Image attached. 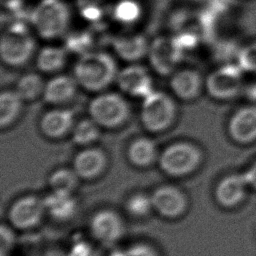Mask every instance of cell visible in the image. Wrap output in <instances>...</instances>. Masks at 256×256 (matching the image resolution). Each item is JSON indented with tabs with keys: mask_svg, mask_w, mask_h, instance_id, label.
Listing matches in <instances>:
<instances>
[{
	"mask_svg": "<svg viewBox=\"0 0 256 256\" xmlns=\"http://www.w3.org/2000/svg\"><path fill=\"white\" fill-rule=\"evenodd\" d=\"M78 175L73 170L58 169L50 177L49 183L53 191L72 193L77 185Z\"/></svg>",
	"mask_w": 256,
	"mask_h": 256,
	"instance_id": "obj_26",
	"label": "cell"
},
{
	"mask_svg": "<svg viewBox=\"0 0 256 256\" xmlns=\"http://www.w3.org/2000/svg\"><path fill=\"white\" fill-rule=\"evenodd\" d=\"M184 48L176 37L158 36L149 44L147 57L152 69L160 75L173 74L183 58Z\"/></svg>",
	"mask_w": 256,
	"mask_h": 256,
	"instance_id": "obj_7",
	"label": "cell"
},
{
	"mask_svg": "<svg viewBox=\"0 0 256 256\" xmlns=\"http://www.w3.org/2000/svg\"><path fill=\"white\" fill-rule=\"evenodd\" d=\"M243 175L252 190H256V160L243 172Z\"/></svg>",
	"mask_w": 256,
	"mask_h": 256,
	"instance_id": "obj_32",
	"label": "cell"
},
{
	"mask_svg": "<svg viewBox=\"0 0 256 256\" xmlns=\"http://www.w3.org/2000/svg\"><path fill=\"white\" fill-rule=\"evenodd\" d=\"M78 83L74 76L56 75L45 83L43 100L51 105H62L71 101L78 90Z\"/></svg>",
	"mask_w": 256,
	"mask_h": 256,
	"instance_id": "obj_17",
	"label": "cell"
},
{
	"mask_svg": "<svg viewBox=\"0 0 256 256\" xmlns=\"http://www.w3.org/2000/svg\"><path fill=\"white\" fill-rule=\"evenodd\" d=\"M203 158L201 149L188 141L168 145L160 154L161 169L171 176H184L198 168Z\"/></svg>",
	"mask_w": 256,
	"mask_h": 256,
	"instance_id": "obj_6",
	"label": "cell"
},
{
	"mask_svg": "<svg viewBox=\"0 0 256 256\" xmlns=\"http://www.w3.org/2000/svg\"><path fill=\"white\" fill-rule=\"evenodd\" d=\"M92 235L103 244H113L124 233V225L120 216L111 210H101L91 219Z\"/></svg>",
	"mask_w": 256,
	"mask_h": 256,
	"instance_id": "obj_14",
	"label": "cell"
},
{
	"mask_svg": "<svg viewBox=\"0 0 256 256\" xmlns=\"http://www.w3.org/2000/svg\"><path fill=\"white\" fill-rule=\"evenodd\" d=\"M45 211L43 200L35 196H26L14 202L9 211V219L15 227L28 229L41 220Z\"/></svg>",
	"mask_w": 256,
	"mask_h": 256,
	"instance_id": "obj_13",
	"label": "cell"
},
{
	"mask_svg": "<svg viewBox=\"0 0 256 256\" xmlns=\"http://www.w3.org/2000/svg\"><path fill=\"white\" fill-rule=\"evenodd\" d=\"M110 256H159L157 251L150 245L138 243L124 249L113 251Z\"/></svg>",
	"mask_w": 256,
	"mask_h": 256,
	"instance_id": "obj_30",
	"label": "cell"
},
{
	"mask_svg": "<svg viewBox=\"0 0 256 256\" xmlns=\"http://www.w3.org/2000/svg\"><path fill=\"white\" fill-rule=\"evenodd\" d=\"M115 82L122 93L132 97L143 99L153 91L152 77L149 71L137 63H131L121 69Z\"/></svg>",
	"mask_w": 256,
	"mask_h": 256,
	"instance_id": "obj_9",
	"label": "cell"
},
{
	"mask_svg": "<svg viewBox=\"0 0 256 256\" xmlns=\"http://www.w3.org/2000/svg\"><path fill=\"white\" fill-rule=\"evenodd\" d=\"M153 208L162 216L174 218L181 215L187 207L184 193L177 187L165 185L157 188L151 196Z\"/></svg>",
	"mask_w": 256,
	"mask_h": 256,
	"instance_id": "obj_15",
	"label": "cell"
},
{
	"mask_svg": "<svg viewBox=\"0 0 256 256\" xmlns=\"http://www.w3.org/2000/svg\"><path fill=\"white\" fill-rule=\"evenodd\" d=\"M101 134V127L92 119L84 118L75 123L72 129V139L75 144L89 146L98 140Z\"/></svg>",
	"mask_w": 256,
	"mask_h": 256,
	"instance_id": "obj_25",
	"label": "cell"
},
{
	"mask_svg": "<svg viewBox=\"0 0 256 256\" xmlns=\"http://www.w3.org/2000/svg\"><path fill=\"white\" fill-rule=\"evenodd\" d=\"M45 83L40 74L28 72L18 79L15 90L24 101H34L43 95Z\"/></svg>",
	"mask_w": 256,
	"mask_h": 256,
	"instance_id": "obj_24",
	"label": "cell"
},
{
	"mask_svg": "<svg viewBox=\"0 0 256 256\" xmlns=\"http://www.w3.org/2000/svg\"><path fill=\"white\" fill-rule=\"evenodd\" d=\"M88 113L101 128L115 129L129 120L131 108L122 94L103 91L90 101Z\"/></svg>",
	"mask_w": 256,
	"mask_h": 256,
	"instance_id": "obj_4",
	"label": "cell"
},
{
	"mask_svg": "<svg viewBox=\"0 0 256 256\" xmlns=\"http://www.w3.org/2000/svg\"><path fill=\"white\" fill-rule=\"evenodd\" d=\"M30 21L38 36L51 40L61 37L67 31L71 13L62 0H41L32 10Z\"/></svg>",
	"mask_w": 256,
	"mask_h": 256,
	"instance_id": "obj_2",
	"label": "cell"
},
{
	"mask_svg": "<svg viewBox=\"0 0 256 256\" xmlns=\"http://www.w3.org/2000/svg\"><path fill=\"white\" fill-rule=\"evenodd\" d=\"M67 62V52L63 47L59 46H44L36 55L37 69L46 74L59 72Z\"/></svg>",
	"mask_w": 256,
	"mask_h": 256,
	"instance_id": "obj_20",
	"label": "cell"
},
{
	"mask_svg": "<svg viewBox=\"0 0 256 256\" xmlns=\"http://www.w3.org/2000/svg\"><path fill=\"white\" fill-rule=\"evenodd\" d=\"M141 14L140 6L133 0H122L119 2L114 10L116 19L121 23L135 22Z\"/></svg>",
	"mask_w": 256,
	"mask_h": 256,
	"instance_id": "obj_27",
	"label": "cell"
},
{
	"mask_svg": "<svg viewBox=\"0 0 256 256\" xmlns=\"http://www.w3.org/2000/svg\"><path fill=\"white\" fill-rule=\"evenodd\" d=\"M237 60L242 71L256 73V42L245 45L239 51Z\"/></svg>",
	"mask_w": 256,
	"mask_h": 256,
	"instance_id": "obj_29",
	"label": "cell"
},
{
	"mask_svg": "<svg viewBox=\"0 0 256 256\" xmlns=\"http://www.w3.org/2000/svg\"><path fill=\"white\" fill-rule=\"evenodd\" d=\"M68 256H96V253L89 244L79 242L72 246Z\"/></svg>",
	"mask_w": 256,
	"mask_h": 256,
	"instance_id": "obj_31",
	"label": "cell"
},
{
	"mask_svg": "<svg viewBox=\"0 0 256 256\" xmlns=\"http://www.w3.org/2000/svg\"><path fill=\"white\" fill-rule=\"evenodd\" d=\"M3 6L9 10H17L22 3V0H1Z\"/></svg>",
	"mask_w": 256,
	"mask_h": 256,
	"instance_id": "obj_34",
	"label": "cell"
},
{
	"mask_svg": "<svg viewBox=\"0 0 256 256\" xmlns=\"http://www.w3.org/2000/svg\"><path fill=\"white\" fill-rule=\"evenodd\" d=\"M149 42L142 34H130L117 36L112 40V47L119 58L135 63L148 54Z\"/></svg>",
	"mask_w": 256,
	"mask_h": 256,
	"instance_id": "obj_18",
	"label": "cell"
},
{
	"mask_svg": "<svg viewBox=\"0 0 256 256\" xmlns=\"http://www.w3.org/2000/svg\"><path fill=\"white\" fill-rule=\"evenodd\" d=\"M169 84L173 95L182 101L195 100L205 88V80L202 75L192 68L176 70L171 74Z\"/></svg>",
	"mask_w": 256,
	"mask_h": 256,
	"instance_id": "obj_12",
	"label": "cell"
},
{
	"mask_svg": "<svg viewBox=\"0 0 256 256\" xmlns=\"http://www.w3.org/2000/svg\"><path fill=\"white\" fill-rule=\"evenodd\" d=\"M126 208L129 211V213H131L134 216H145L153 208L152 199L151 197L142 193L135 194L128 199Z\"/></svg>",
	"mask_w": 256,
	"mask_h": 256,
	"instance_id": "obj_28",
	"label": "cell"
},
{
	"mask_svg": "<svg viewBox=\"0 0 256 256\" xmlns=\"http://www.w3.org/2000/svg\"><path fill=\"white\" fill-rule=\"evenodd\" d=\"M106 160L103 150L97 147H87L75 156L73 162L74 171L81 178H94L104 170Z\"/></svg>",
	"mask_w": 256,
	"mask_h": 256,
	"instance_id": "obj_19",
	"label": "cell"
},
{
	"mask_svg": "<svg viewBox=\"0 0 256 256\" xmlns=\"http://www.w3.org/2000/svg\"><path fill=\"white\" fill-rule=\"evenodd\" d=\"M177 118V105L169 94L152 91L143 98L140 109L142 126L151 133H160L169 129Z\"/></svg>",
	"mask_w": 256,
	"mask_h": 256,
	"instance_id": "obj_5",
	"label": "cell"
},
{
	"mask_svg": "<svg viewBox=\"0 0 256 256\" xmlns=\"http://www.w3.org/2000/svg\"><path fill=\"white\" fill-rule=\"evenodd\" d=\"M250 187L243 173H232L223 177L215 188L217 203L227 209L240 206L247 198Z\"/></svg>",
	"mask_w": 256,
	"mask_h": 256,
	"instance_id": "obj_11",
	"label": "cell"
},
{
	"mask_svg": "<svg viewBox=\"0 0 256 256\" xmlns=\"http://www.w3.org/2000/svg\"><path fill=\"white\" fill-rule=\"evenodd\" d=\"M36 47L35 39L28 26L16 21L10 23L2 32L0 55L4 64L10 67H21L33 56Z\"/></svg>",
	"mask_w": 256,
	"mask_h": 256,
	"instance_id": "obj_3",
	"label": "cell"
},
{
	"mask_svg": "<svg viewBox=\"0 0 256 256\" xmlns=\"http://www.w3.org/2000/svg\"><path fill=\"white\" fill-rule=\"evenodd\" d=\"M227 132L237 144L249 145L256 142V106L238 108L228 120Z\"/></svg>",
	"mask_w": 256,
	"mask_h": 256,
	"instance_id": "obj_10",
	"label": "cell"
},
{
	"mask_svg": "<svg viewBox=\"0 0 256 256\" xmlns=\"http://www.w3.org/2000/svg\"><path fill=\"white\" fill-rule=\"evenodd\" d=\"M118 66L112 55L103 51L83 53L73 69L79 87L88 92L100 93L116 81Z\"/></svg>",
	"mask_w": 256,
	"mask_h": 256,
	"instance_id": "obj_1",
	"label": "cell"
},
{
	"mask_svg": "<svg viewBox=\"0 0 256 256\" xmlns=\"http://www.w3.org/2000/svg\"><path fill=\"white\" fill-rule=\"evenodd\" d=\"M23 99L16 90H4L0 95V126L6 128L12 125L19 117Z\"/></svg>",
	"mask_w": 256,
	"mask_h": 256,
	"instance_id": "obj_23",
	"label": "cell"
},
{
	"mask_svg": "<svg viewBox=\"0 0 256 256\" xmlns=\"http://www.w3.org/2000/svg\"><path fill=\"white\" fill-rule=\"evenodd\" d=\"M75 125L74 112L69 108L56 107L46 111L39 122V128L43 135L51 139L64 137Z\"/></svg>",
	"mask_w": 256,
	"mask_h": 256,
	"instance_id": "obj_16",
	"label": "cell"
},
{
	"mask_svg": "<svg viewBox=\"0 0 256 256\" xmlns=\"http://www.w3.org/2000/svg\"><path fill=\"white\" fill-rule=\"evenodd\" d=\"M45 210L54 218L66 220L75 213L76 201L72 193L53 191L43 199Z\"/></svg>",
	"mask_w": 256,
	"mask_h": 256,
	"instance_id": "obj_21",
	"label": "cell"
},
{
	"mask_svg": "<svg viewBox=\"0 0 256 256\" xmlns=\"http://www.w3.org/2000/svg\"><path fill=\"white\" fill-rule=\"evenodd\" d=\"M128 158L138 167H146L157 158L158 151L155 142L148 137H139L133 140L128 147Z\"/></svg>",
	"mask_w": 256,
	"mask_h": 256,
	"instance_id": "obj_22",
	"label": "cell"
},
{
	"mask_svg": "<svg viewBox=\"0 0 256 256\" xmlns=\"http://www.w3.org/2000/svg\"><path fill=\"white\" fill-rule=\"evenodd\" d=\"M13 241V235L9 231V229H6L4 226L1 229V245H2V252L4 251L5 247H10L11 243Z\"/></svg>",
	"mask_w": 256,
	"mask_h": 256,
	"instance_id": "obj_33",
	"label": "cell"
},
{
	"mask_svg": "<svg viewBox=\"0 0 256 256\" xmlns=\"http://www.w3.org/2000/svg\"><path fill=\"white\" fill-rule=\"evenodd\" d=\"M242 72L238 65L222 66L206 77L205 90L215 100L225 101L235 98L243 87Z\"/></svg>",
	"mask_w": 256,
	"mask_h": 256,
	"instance_id": "obj_8",
	"label": "cell"
}]
</instances>
